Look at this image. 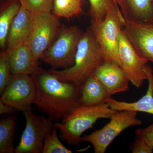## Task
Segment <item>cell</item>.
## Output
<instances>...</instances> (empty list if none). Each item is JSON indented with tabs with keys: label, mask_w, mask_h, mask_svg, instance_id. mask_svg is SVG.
<instances>
[{
	"label": "cell",
	"mask_w": 153,
	"mask_h": 153,
	"mask_svg": "<svg viewBox=\"0 0 153 153\" xmlns=\"http://www.w3.org/2000/svg\"><path fill=\"white\" fill-rule=\"evenodd\" d=\"M31 75L36 88L34 104L53 120L63 119L80 105V86L44 69Z\"/></svg>",
	"instance_id": "cell-1"
},
{
	"label": "cell",
	"mask_w": 153,
	"mask_h": 153,
	"mask_svg": "<svg viewBox=\"0 0 153 153\" xmlns=\"http://www.w3.org/2000/svg\"><path fill=\"white\" fill-rule=\"evenodd\" d=\"M105 61L101 48L88 27L82 33L79 40L74 65L63 70L52 69L49 71L60 80L80 86Z\"/></svg>",
	"instance_id": "cell-2"
},
{
	"label": "cell",
	"mask_w": 153,
	"mask_h": 153,
	"mask_svg": "<svg viewBox=\"0 0 153 153\" xmlns=\"http://www.w3.org/2000/svg\"><path fill=\"white\" fill-rule=\"evenodd\" d=\"M118 111L111 108L107 103L86 106L80 105L54 126L60 132V137L67 144L76 146L81 142L82 134L93 128L96 122L101 118H110Z\"/></svg>",
	"instance_id": "cell-3"
},
{
	"label": "cell",
	"mask_w": 153,
	"mask_h": 153,
	"mask_svg": "<svg viewBox=\"0 0 153 153\" xmlns=\"http://www.w3.org/2000/svg\"><path fill=\"white\" fill-rule=\"evenodd\" d=\"M125 22V19L116 3L110 8L103 20L91 19L89 27L101 48L105 60L120 66L119 40Z\"/></svg>",
	"instance_id": "cell-4"
},
{
	"label": "cell",
	"mask_w": 153,
	"mask_h": 153,
	"mask_svg": "<svg viewBox=\"0 0 153 153\" xmlns=\"http://www.w3.org/2000/svg\"><path fill=\"white\" fill-rule=\"evenodd\" d=\"M82 33L76 26L61 28L56 39L44 52L41 60L52 69H66L73 66Z\"/></svg>",
	"instance_id": "cell-5"
},
{
	"label": "cell",
	"mask_w": 153,
	"mask_h": 153,
	"mask_svg": "<svg viewBox=\"0 0 153 153\" xmlns=\"http://www.w3.org/2000/svg\"><path fill=\"white\" fill-rule=\"evenodd\" d=\"M58 17L51 12L32 13L30 33L27 43L38 61L52 45L61 30Z\"/></svg>",
	"instance_id": "cell-6"
},
{
	"label": "cell",
	"mask_w": 153,
	"mask_h": 153,
	"mask_svg": "<svg viewBox=\"0 0 153 153\" xmlns=\"http://www.w3.org/2000/svg\"><path fill=\"white\" fill-rule=\"evenodd\" d=\"M137 114V112L134 111H118L102 128L81 137V141L91 143L94 153H104L114 139L125 130L142 125V120L138 118Z\"/></svg>",
	"instance_id": "cell-7"
},
{
	"label": "cell",
	"mask_w": 153,
	"mask_h": 153,
	"mask_svg": "<svg viewBox=\"0 0 153 153\" xmlns=\"http://www.w3.org/2000/svg\"><path fill=\"white\" fill-rule=\"evenodd\" d=\"M26 125L15 153H42L44 140L54 127L53 120L37 115L32 110L24 112Z\"/></svg>",
	"instance_id": "cell-8"
},
{
	"label": "cell",
	"mask_w": 153,
	"mask_h": 153,
	"mask_svg": "<svg viewBox=\"0 0 153 153\" xmlns=\"http://www.w3.org/2000/svg\"><path fill=\"white\" fill-rule=\"evenodd\" d=\"M36 96V88L32 75L13 74L10 81L1 95L0 100L23 111L33 109Z\"/></svg>",
	"instance_id": "cell-9"
},
{
	"label": "cell",
	"mask_w": 153,
	"mask_h": 153,
	"mask_svg": "<svg viewBox=\"0 0 153 153\" xmlns=\"http://www.w3.org/2000/svg\"><path fill=\"white\" fill-rule=\"evenodd\" d=\"M118 53L121 67L125 72L130 82L135 87L139 88L145 80H147L144 67L148 61L138 54L123 30L119 36Z\"/></svg>",
	"instance_id": "cell-10"
},
{
	"label": "cell",
	"mask_w": 153,
	"mask_h": 153,
	"mask_svg": "<svg viewBox=\"0 0 153 153\" xmlns=\"http://www.w3.org/2000/svg\"><path fill=\"white\" fill-rule=\"evenodd\" d=\"M123 31L138 54L153 63V22L125 20Z\"/></svg>",
	"instance_id": "cell-11"
},
{
	"label": "cell",
	"mask_w": 153,
	"mask_h": 153,
	"mask_svg": "<svg viewBox=\"0 0 153 153\" xmlns=\"http://www.w3.org/2000/svg\"><path fill=\"white\" fill-rule=\"evenodd\" d=\"M94 74L106 88L111 95L129 89L130 81L123 69L111 61H105L97 68Z\"/></svg>",
	"instance_id": "cell-12"
},
{
	"label": "cell",
	"mask_w": 153,
	"mask_h": 153,
	"mask_svg": "<svg viewBox=\"0 0 153 153\" xmlns=\"http://www.w3.org/2000/svg\"><path fill=\"white\" fill-rule=\"evenodd\" d=\"M7 50L12 74L33 75L44 69L38 65V61L27 43L11 50Z\"/></svg>",
	"instance_id": "cell-13"
},
{
	"label": "cell",
	"mask_w": 153,
	"mask_h": 153,
	"mask_svg": "<svg viewBox=\"0 0 153 153\" xmlns=\"http://www.w3.org/2000/svg\"><path fill=\"white\" fill-rule=\"evenodd\" d=\"M144 70L149 82L147 91L145 95L137 101L131 102L119 101L111 97L107 102L111 108L117 111L131 110L153 115V70L147 64L145 66Z\"/></svg>",
	"instance_id": "cell-14"
},
{
	"label": "cell",
	"mask_w": 153,
	"mask_h": 153,
	"mask_svg": "<svg viewBox=\"0 0 153 153\" xmlns=\"http://www.w3.org/2000/svg\"><path fill=\"white\" fill-rule=\"evenodd\" d=\"M111 96L106 88L94 74L80 85V105L91 106L104 104Z\"/></svg>",
	"instance_id": "cell-15"
},
{
	"label": "cell",
	"mask_w": 153,
	"mask_h": 153,
	"mask_svg": "<svg viewBox=\"0 0 153 153\" xmlns=\"http://www.w3.org/2000/svg\"><path fill=\"white\" fill-rule=\"evenodd\" d=\"M125 20L153 22V0H115Z\"/></svg>",
	"instance_id": "cell-16"
},
{
	"label": "cell",
	"mask_w": 153,
	"mask_h": 153,
	"mask_svg": "<svg viewBox=\"0 0 153 153\" xmlns=\"http://www.w3.org/2000/svg\"><path fill=\"white\" fill-rule=\"evenodd\" d=\"M32 13L22 6L10 28L7 38L8 50L27 43L30 33Z\"/></svg>",
	"instance_id": "cell-17"
},
{
	"label": "cell",
	"mask_w": 153,
	"mask_h": 153,
	"mask_svg": "<svg viewBox=\"0 0 153 153\" xmlns=\"http://www.w3.org/2000/svg\"><path fill=\"white\" fill-rule=\"evenodd\" d=\"M17 124V117L10 115L0 120V153H15L14 138Z\"/></svg>",
	"instance_id": "cell-18"
},
{
	"label": "cell",
	"mask_w": 153,
	"mask_h": 153,
	"mask_svg": "<svg viewBox=\"0 0 153 153\" xmlns=\"http://www.w3.org/2000/svg\"><path fill=\"white\" fill-rule=\"evenodd\" d=\"M22 5L18 0L2 11L0 15V47H4L10 28L15 17L20 11Z\"/></svg>",
	"instance_id": "cell-19"
},
{
	"label": "cell",
	"mask_w": 153,
	"mask_h": 153,
	"mask_svg": "<svg viewBox=\"0 0 153 153\" xmlns=\"http://www.w3.org/2000/svg\"><path fill=\"white\" fill-rule=\"evenodd\" d=\"M83 0H54L52 13L58 18L70 19L82 12Z\"/></svg>",
	"instance_id": "cell-20"
},
{
	"label": "cell",
	"mask_w": 153,
	"mask_h": 153,
	"mask_svg": "<svg viewBox=\"0 0 153 153\" xmlns=\"http://www.w3.org/2000/svg\"><path fill=\"white\" fill-rule=\"evenodd\" d=\"M73 152V151L68 149L60 142L57 134V128L54 126L51 132L45 138L42 153Z\"/></svg>",
	"instance_id": "cell-21"
},
{
	"label": "cell",
	"mask_w": 153,
	"mask_h": 153,
	"mask_svg": "<svg viewBox=\"0 0 153 153\" xmlns=\"http://www.w3.org/2000/svg\"><path fill=\"white\" fill-rule=\"evenodd\" d=\"M90 3L89 14L91 19L102 20L110 8L116 3L114 0H88Z\"/></svg>",
	"instance_id": "cell-22"
},
{
	"label": "cell",
	"mask_w": 153,
	"mask_h": 153,
	"mask_svg": "<svg viewBox=\"0 0 153 153\" xmlns=\"http://www.w3.org/2000/svg\"><path fill=\"white\" fill-rule=\"evenodd\" d=\"M11 72L7 50L0 53V94L1 95L12 79Z\"/></svg>",
	"instance_id": "cell-23"
},
{
	"label": "cell",
	"mask_w": 153,
	"mask_h": 153,
	"mask_svg": "<svg viewBox=\"0 0 153 153\" xmlns=\"http://www.w3.org/2000/svg\"><path fill=\"white\" fill-rule=\"evenodd\" d=\"M22 6L31 13L51 12L54 0H19Z\"/></svg>",
	"instance_id": "cell-24"
},
{
	"label": "cell",
	"mask_w": 153,
	"mask_h": 153,
	"mask_svg": "<svg viewBox=\"0 0 153 153\" xmlns=\"http://www.w3.org/2000/svg\"><path fill=\"white\" fill-rule=\"evenodd\" d=\"M130 149L133 153H152L153 149L146 141L141 138L137 137L131 143Z\"/></svg>",
	"instance_id": "cell-25"
},
{
	"label": "cell",
	"mask_w": 153,
	"mask_h": 153,
	"mask_svg": "<svg viewBox=\"0 0 153 153\" xmlns=\"http://www.w3.org/2000/svg\"><path fill=\"white\" fill-rule=\"evenodd\" d=\"M135 134L146 141L153 149V123L143 128L137 129Z\"/></svg>",
	"instance_id": "cell-26"
},
{
	"label": "cell",
	"mask_w": 153,
	"mask_h": 153,
	"mask_svg": "<svg viewBox=\"0 0 153 153\" xmlns=\"http://www.w3.org/2000/svg\"><path fill=\"white\" fill-rule=\"evenodd\" d=\"M16 109L0 100V114H13Z\"/></svg>",
	"instance_id": "cell-27"
},
{
	"label": "cell",
	"mask_w": 153,
	"mask_h": 153,
	"mask_svg": "<svg viewBox=\"0 0 153 153\" xmlns=\"http://www.w3.org/2000/svg\"><path fill=\"white\" fill-rule=\"evenodd\" d=\"M114 1H115V0H114Z\"/></svg>",
	"instance_id": "cell-28"
}]
</instances>
